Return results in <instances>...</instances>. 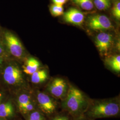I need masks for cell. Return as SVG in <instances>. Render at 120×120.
Segmentation results:
<instances>
[{"label":"cell","mask_w":120,"mask_h":120,"mask_svg":"<svg viewBox=\"0 0 120 120\" xmlns=\"http://www.w3.org/2000/svg\"><path fill=\"white\" fill-rule=\"evenodd\" d=\"M90 100L84 93L70 83L68 94L66 98L61 101L60 107L73 120H75L83 116Z\"/></svg>","instance_id":"obj_1"},{"label":"cell","mask_w":120,"mask_h":120,"mask_svg":"<svg viewBox=\"0 0 120 120\" xmlns=\"http://www.w3.org/2000/svg\"><path fill=\"white\" fill-rule=\"evenodd\" d=\"M120 98L91 99L84 117L95 120L97 119L116 117L120 115Z\"/></svg>","instance_id":"obj_2"},{"label":"cell","mask_w":120,"mask_h":120,"mask_svg":"<svg viewBox=\"0 0 120 120\" xmlns=\"http://www.w3.org/2000/svg\"><path fill=\"white\" fill-rule=\"evenodd\" d=\"M1 39L8 54L18 59L26 55V50L17 36L10 30L2 28Z\"/></svg>","instance_id":"obj_3"},{"label":"cell","mask_w":120,"mask_h":120,"mask_svg":"<svg viewBox=\"0 0 120 120\" xmlns=\"http://www.w3.org/2000/svg\"><path fill=\"white\" fill-rule=\"evenodd\" d=\"M70 83L64 78L61 77H53L48 82L46 91L56 100H64L68 95Z\"/></svg>","instance_id":"obj_4"},{"label":"cell","mask_w":120,"mask_h":120,"mask_svg":"<svg viewBox=\"0 0 120 120\" xmlns=\"http://www.w3.org/2000/svg\"><path fill=\"white\" fill-rule=\"evenodd\" d=\"M36 99L41 112L43 115L51 117L57 113L58 102L57 100L45 92L38 91Z\"/></svg>","instance_id":"obj_5"},{"label":"cell","mask_w":120,"mask_h":120,"mask_svg":"<svg viewBox=\"0 0 120 120\" xmlns=\"http://www.w3.org/2000/svg\"><path fill=\"white\" fill-rule=\"evenodd\" d=\"M3 77L4 81L11 85H20L24 83V78L21 69L16 65H10L6 67Z\"/></svg>","instance_id":"obj_6"},{"label":"cell","mask_w":120,"mask_h":120,"mask_svg":"<svg viewBox=\"0 0 120 120\" xmlns=\"http://www.w3.org/2000/svg\"><path fill=\"white\" fill-rule=\"evenodd\" d=\"M95 43L100 54L106 56L112 45V35L107 33H100L96 37Z\"/></svg>","instance_id":"obj_7"},{"label":"cell","mask_w":120,"mask_h":120,"mask_svg":"<svg viewBox=\"0 0 120 120\" xmlns=\"http://www.w3.org/2000/svg\"><path fill=\"white\" fill-rule=\"evenodd\" d=\"M88 25L91 29L94 30L105 31L113 28L109 18L103 15H96L89 17Z\"/></svg>","instance_id":"obj_8"},{"label":"cell","mask_w":120,"mask_h":120,"mask_svg":"<svg viewBox=\"0 0 120 120\" xmlns=\"http://www.w3.org/2000/svg\"><path fill=\"white\" fill-rule=\"evenodd\" d=\"M64 21L73 25L80 26L83 23L85 16L84 13L75 8H71L63 14Z\"/></svg>","instance_id":"obj_9"},{"label":"cell","mask_w":120,"mask_h":120,"mask_svg":"<svg viewBox=\"0 0 120 120\" xmlns=\"http://www.w3.org/2000/svg\"><path fill=\"white\" fill-rule=\"evenodd\" d=\"M18 105L20 111L24 114L30 113L35 110L34 104L30 95L22 94L18 98Z\"/></svg>","instance_id":"obj_10"},{"label":"cell","mask_w":120,"mask_h":120,"mask_svg":"<svg viewBox=\"0 0 120 120\" xmlns=\"http://www.w3.org/2000/svg\"><path fill=\"white\" fill-rule=\"evenodd\" d=\"M41 64L37 59L33 56L29 57L23 66V72L28 75H31L39 70Z\"/></svg>","instance_id":"obj_11"},{"label":"cell","mask_w":120,"mask_h":120,"mask_svg":"<svg viewBox=\"0 0 120 120\" xmlns=\"http://www.w3.org/2000/svg\"><path fill=\"white\" fill-rule=\"evenodd\" d=\"M105 63L108 69L115 73H120V55L116 54L107 57L105 59Z\"/></svg>","instance_id":"obj_12"},{"label":"cell","mask_w":120,"mask_h":120,"mask_svg":"<svg viewBox=\"0 0 120 120\" xmlns=\"http://www.w3.org/2000/svg\"><path fill=\"white\" fill-rule=\"evenodd\" d=\"M49 77V73L46 69H39L31 75V81L34 84H39L47 81Z\"/></svg>","instance_id":"obj_13"},{"label":"cell","mask_w":120,"mask_h":120,"mask_svg":"<svg viewBox=\"0 0 120 120\" xmlns=\"http://www.w3.org/2000/svg\"><path fill=\"white\" fill-rule=\"evenodd\" d=\"M72 1L85 10H91L94 8V3L92 0H72Z\"/></svg>","instance_id":"obj_14"},{"label":"cell","mask_w":120,"mask_h":120,"mask_svg":"<svg viewBox=\"0 0 120 120\" xmlns=\"http://www.w3.org/2000/svg\"><path fill=\"white\" fill-rule=\"evenodd\" d=\"M96 7L100 10H105L110 8L111 2L110 0H94Z\"/></svg>","instance_id":"obj_15"},{"label":"cell","mask_w":120,"mask_h":120,"mask_svg":"<svg viewBox=\"0 0 120 120\" xmlns=\"http://www.w3.org/2000/svg\"><path fill=\"white\" fill-rule=\"evenodd\" d=\"M50 11L53 17H58L63 15L64 8L63 5L53 4L50 7Z\"/></svg>","instance_id":"obj_16"},{"label":"cell","mask_w":120,"mask_h":120,"mask_svg":"<svg viewBox=\"0 0 120 120\" xmlns=\"http://www.w3.org/2000/svg\"><path fill=\"white\" fill-rule=\"evenodd\" d=\"M28 120H45L43 114L38 110H34L29 113Z\"/></svg>","instance_id":"obj_17"},{"label":"cell","mask_w":120,"mask_h":120,"mask_svg":"<svg viewBox=\"0 0 120 120\" xmlns=\"http://www.w3.org/2000/svg\"><path fill=\"white\" fill-rule=\"evenodd\" d=\"M50 120H73L71 117L64 112L56 113L50 117Z\"/></svg>","instance_id":"obj_18"},{"label":"cell","mask_w":120,"mask_h":120,"mask_svg":"<svg viewBox=\"0 0 120 120\" xmlns=\"http://www.w3.org/2000/svg\"><path fill=\"white\" fill-rule=\"evenodd\" d=\"M112 13L113 16L116 19L120 20V2L117 0L113 4L112 9Z\"/></svg>","instance_id":"obj_19"},{"label":"cell","mask_w":120,"mask_h":120,"mask_svg":"<svg viewBox=\"0 0 120 120\" xmlns=\"http://www.w3.org/2000/svg\"><path fill=\"white\" fill-rule=\"evenodd\" d=\"M13 108H11L0 111V117H5L12 115L13 114Z\"/></svg>","instance_id":"obj_20"},{"label":"cell","mask_w":120,"mask_h":120,"mask_svg":"<svg viewBox=\"0 0 120 120\" xmlns=\"http://www.w3.org/2000/svg\"><path fill=\"white\" fill-rule=\"evenodd\" d=\"M8 53L6 50L4 44L1 38H0V56H5L7 55Z\"/></svg>","instance_id":"obj_21"},{"label":"cell","mask_w":120,"mask_h":120,"mask_svg":"<svg viewBox=\"0 0 120 120\" xmlns=\"http://www.w3.org/2000/svg\"><path fill=\"white\" fill-rule=\"evenodd\" d=\"M13 107V105L10 102L2 103L0 105V111Z\"/></svg>","instance_id":"obj_22"},{"label":"cell","mask_w":120,"mask_h":120,"mask_svg":"<svg viewBox=\"0 0 120 120\" xmlns=\"http://www.w3.org/2000/svg\"><path fill=\"white\" fill-rule=\"evenodd\" d=\"M52 1L54 4L63 5L66 3L67 0H52Z\"/></svg>","instance_id":"obj_23"},{"label":"cell","mask_w":120,"mask_h":120,"mask_svg":"<svg viewBox=\"0 0 120 120\" xmlns=\"http://www.w3.org/2000/svg\"><path fill=\"white\" fill-rule=\"evenodd\" d=\"M92 120V119H89V118H86V117H82L81 118H78L77 119H75V120Z\"/></svg>","instance_id":"obj_24"},{"label":"cell","mask_w":120,"mask_h":120,"mask_svg":"<svg viewBox=\"0 0 120 120\" xmlns=\"http://www.w3.org/2000/svg\"><path fill=\"white\" fill-rule=\"evenodd\" d=\"M5 56H0V65L4 61V58Z\"/></svg>","instance_id":"obj_25"},{"label":"cell","mask_w":120,"mask_h":120,"mask_svg":"<svg viewBox=\"0 0 120 120\" xmlns=\"http://www.w3.org/2000/svg\"><path fill=\"white\" fill-rule=\"evenodd\" d=\"M2 28L0 26V38H1V36H2Z\"/></svg>","instance_id":"obj_26"},{"label":"cell","mask_w":120,"mask_h":120,"mask_svg":"<svg viewBox=\"0 0 120 120\" xmlns=\"http://www.w3.org/2000/svg\"><path fill=\"white\" fill-rule=\"evenodd\" d=\"M1 97L0 96V105L1 104Z\"/></svg>","instance_id":"obj_27"}]
</instances>
